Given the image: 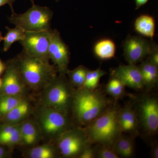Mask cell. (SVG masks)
I'll use <instances>...</instances> for the list:
<instances>
[{
	"instance_id": "obj_1",
	"label": "cell",
	"mask_w": 158,
	"mask_h": 158,
	"mask_svg": "<svg viewBox=\"0 0 158 158\" xmlns=\"http://www.w3.org/2000/svg\"><path fill=\"white\" fill-rule=\"evenodd\" d=\"M107 99L98 90L84 88L74 91L71 111L76 121L85 127L97 118L109 107Z\"/></svg>"
},
{
	"instance_id": "obj_2",
	"label": "cell",
	"mask_w": 158,
	"mask_h": 158,
	"mask_svg": "<svg viewBox=\"0 0 158 158\" xmlns=\"http://www.w3.org/2000/svg\"><path fill=\"white\" fill-rule=\"evenodd\" d=\"M13 59L26 86L32 90H42L57 75L55 65L31 56L23 51Z\"/></svg>"
},
{
	"instance_id": "obj_3",
	"label": "cell",
	"mask_w": 158,
	"mask_h": 158,
	"mask_svg": "<svg viewBox=\"0 0 158 158\" xmlns=\"http://www.w3.org/2000/svg\"><path fill=\"white\" fill-rule=\"evenodd\" d=\"M120 108L109 106L100 116L84 128L90 143L113 146L122 134L118 121Z\"/></svg>"
},
{
	"instance_id": "obj_4",
	"label": "cell",
	"mask_w": 158,
	"mask_h": 158,
	"mask_svg": "<svg viewBox=\"0 0 158 158\" xmlns=\"http://www.w3.org/2000/svg\"><path fill=\"white\" fill-rule=\"evenodd\" d=\"M42 90L40 105L69 115L71 112L75 89L65 76L57 75Z\"/></svg>"
},
{
	"instance_id": "obj_5",
	"label": "cell",
	"mask_w": 158,
	"mask_h": 158,
	"mask_svg": "<svg viewBox=\"0 0 158 158\" xmlns=\"http://www.w3.org/2000/svg\"><path fill=\"white\" fill-rule=\"evenodd\" d=\"M42 138L49 141H56L65 131L71 128L68 115L40 105L36 113Z\"/></svg>"
},
{
	"instance_id": "obj_6",
	"label": "cell",
	"mask_w": 158,
	"mask_h": 158,
	"mask_svg": "<svg viewBox=\"0 0 158 158\" xmlns=\"http://www.w3.org/2000/svg\"><path fill=\"white\" fill-rule=\"evenodd\" d=\"M53 12L48 7L33 5L22 14H12L9 22L25 32L49 31Z\"/></svg>"
},
{
	"instance_id": "obj_7",
	"label": "cell",
	"mask_w": 158,
	"mask_h": 158,
	"mask_svg": "<svg viewBox=\"0 0 158 158\" xmlns=\"http://www.w3.org/2000/svg\"><path fill=\"white\" fill-rule=\"evenodd\" d=\"M56 147L63 158H78L81 153L90 145L84 128L71 127L57 139Z\"/></svg>"
},
{
	"instance_id": "obj_8",
	"label": "cell",
	"mask_w": 158,
	"mask_h": 158,
	"mask_svg": "<svg viewBox=\"0 0 158 158\" xmlns=\"http://www.w3.org/2000/svg\"><path fill=\"white\" fill-rule=\"evenodd\" d=\"M51 30L26 32L24 38L19 42L23 46V51L31 56L49 62L48 47Z\"/></svg>"
},
{
	"instance_id": "obj_9",
	"label": "cell",
	"mask_w": 158,
	"mask_h": 158,
	"mask_svg": "<svg viewBox=\"0 0 158 158\" xmlns=\"http://www.w3.org/2000/svg\"><path fill=\"white\" fill-rule=\"evenodd\" d=\"M70 55L69 48L62 39L60 33L57 30L52 29L50 33L49 58L53 62L60 75H66Z\"/></svg>"
},
{
	"instance_id": "obj_10",
	"label": "cell",
	"mask_w": 158,
	"mask_h": 158,
	"mask_svg": "<svg viewBox=\"0 0 158 158\" xmlns=\"http://www.w3.org/2000/svg\"><path fill=\"white\" fill-rule=\"evenodd\" d=\"M137 115L139 123L147 134L153 135L158 130V101L151 95H144L139 102Z\"/></svg>"
},
{
	"instance_id": "obj_11",
	"label": "cell",
	"mask_w": 158,
	"mask_h": 158,
	"mask_svg": "<svg viewBox=\"0 0 158 158\" xmlns=\"http://www.w3.org/2000/svg\"><path fill=\"white\" fill-rule=\"evenodd\" d=\"M6 64L0 94L12 96H26L28 88L23 81L14 60H9Z\"/></svg>"
},
{
	"instance_id": "obj_12",
	"label": "cell",
	"mask_w": 158,
	"mask_h": 158,
	"mask_svg": "<svg viewBox=\"0 0 158 158\" xmlns=\"http://www.w3.org/2000/svg\"><path fill=\"white\" fill-rule=\"evenodd\" d=\"M152 41L139 36H130L123 44V55L128 64L136 65L149 56Z\"/></svg>"
},
{
	"instance_id": "obj_13",
	"label": "cell",
	"mask_w": 158,
	"mask_h": 158,
	"mask_svg": "<svg viewBox=\"0 0 158 158\" xmlns=\"http://www.w3.org/2000/svg\"><path fill=\"white\" fill-rule=\"evenodd\" d=\"M111 76L119 79L126 87L134 90H141L144 88L141 70L136 65H119L112 71Z\"/></svg>"
},
{
	"instance_id": "obj_14",
	"label": "cell",
	"mask_w": 158,
	"mask_h": 158,
	"mask_svg": "<svg viewBox=\"0 0 158 158\" xmlns=\"http://www.w3.org/2000/svg\"><path fill=\"white\" fill-rule=\"evenodd\" d=\"M19 145L29 148L38 144L42 139V134L36 120L27 119L20 123Z\"/></svg>"
},
{
	"instance_id": "obj_15",
	"label": "cell",
	"mask_w": 158,
	"mask_h": 158,
	"mask_svg": "<svg viewBox=\"0 0 158 158\" xmlns=\"http://www.w3.org/2000/svg\"><path fill=\"white\" fill-rule=\"evenodd\" d=\"M118 121L122 132L134 135L137 133L139 120L137 112L131 105H126L120 108Z\"/></svg>"
},
{
	"instance_id": "obj_16",
	"label": "cell",
	"mask_w": 158,
	"mask_h": 158,
	"mask_svg": "<svg viewBox=\"0 0 158 158\" xmlns=\"http://www.w3.org/2000/svg\"><path fill=\"white\" fill-rule=\"evenodd\" d=\"M33 109L31 102L26 97L7 113L0 123L11 124H19L27 119L32 113Z\"/></svg>"
},
{
	"instance_id": "obj_17",
	"label": "cell",
	"mask_w": 158,
	"mask_h": 158,
	"mask_svg": "<svg viewBox=\"0 0 158 158\" xmlns=\"http://www.w3.org/2000/svg\"><path fill=\"white\" fill-rule=\"evenodd\" d=\"M138 66L143 77L144 88L151 90L158 83V66L153 64L148 57Z\"/></svg>"
},
{
	"instance_id": "obj_18",
	"label": "cell",
	"mask_w": 158,
	"mask_h": 158,
	"mask_svg": "<svg viewBox=\"0 0 158 158\" xmlns=\"http://www.w3.org/2000/svg\"><path fill=\"white\" fill-rule=\"evenodd\" d=\"M135 142L132 137L121 134L113 144V149L119 158H131L135 154Z\"/></svg>"
},
{
	"instance_id": "obj_19",
	"label": "cell",
	"mask_w": 158,
	"mask_h": 158,
	"mask_svg": "<svg viewBox=\"0 0 158 158\" xmlns=\"http://www.w3.org/2000/svg\"><path fill=\"white\" fill-rule=\"evenodd\" d=\"M135 28L136 32L140 35L152 39L155 33L154 19L148 15H142L136 19Z\"/></svg>"
},
{
	"instance_id": "obj_20",
	"label": "cell",
	"mask_w": 158,
	"mask_h": 158,
	"mask_svg": "<svg viewBox=\"0 0 158 158\" xmlns=\"http://www.w3.org/2000/svg\"><path fill=\"white\" fill-rule=\"evenodd\" d=\"M116 46L113 40L103 39L96 43L94 47V52L96 56L103 60H110L114 57Z\"/></svg>"
},
{
	"instance_id": "obj_21",
	"label": "cell",
	"mask_w": 158,
	"mask_h": 158,
	"mask_svg": "<svg viewBox=\"0 0 158 158\" xmlns=\"http://www.w3.org/2000/svg\"><path fill=\"white\" fill-rule=\"evenodd\" d=\"M59 152L56 146L50 143L36 145L30 148L27 156L31 158H56Z\"/></svg>"
},
{
	"instance_id": "obj_22",
	"label": "cell",
	"mask_w": 158,
	"mask_h": 158,
	"mask_svg": "<svg viewBox=\"0 0 158 158\" xmlns=\"http://www.w3.org/2000/svg\"><path fill=\"white\" fill-rule=\"evenodd\" d=\"M26 98V96H12L0 94V122L7 113Z\"/></svg>"
},
{
	"instance_id": "obj_23",
	"label": "cell",
	"mask_w": 158,
	"mask_h": 158,
	"mask_svg": "<svg viewBox=\"0 0 158 158\" xmlns=\"http://www.w3.org/2000/svg\"><path fill=\"white\" fill-rule=\"evenodd\" d=\"M7 31L5 37H3V48L4 52L9 50L11 45L16 41L22 40L25 36L26 32L19 27H15L14 28L6 27Z\"/></svg>"
},
{
	"instance_id": "obj_24",
	"label": "cell",
	"mask_w": 158,
	"mask_h": 158,
	"mask_svg": "<svg viewBox=\"0 0 158 158\" xmlns=\"http://www.w3.org/2000/svg\"><path fill=\"white\" fill-rule=\"evenodd\" d=\"M89 70L88 68L83 65H81L73 70L67 71L69 81L73 88H82L85 83L87 72Z\"/></svg>"
},
{
	"instance_id": "obj_25",
	"label": "cell",
	"mask_w": 158,
	"mask_h": 158,
	"mask_svg": "<svg viewBox=\"0 0 158 158\" xmlns=\"http://www.w3.org/2000/svg\"><path fill=\"white\" fill-rule=\"evenodd\" d=\"M126 86L119 79L111 76L106 86V91L107 94L117 100L121 98L125 94Z\"/></svg>"
},
{
	"instance_id": "obj_26",
	"label": "cell",
	"mask_w": 158,
	"mask_h": 158,
	"mask_svg": "<svg viewBox=\"0 0 158 158\" xmlns=\"http://www.w3.org/2000/svg\"><path fill=\"white\" fill-rule=\"evenodd\" d=\"M106 74V72L102 70L100 68L94 70L89 69L82 88L89 90L96 89L99 85L101 78Z\"/></svg>"
},
{
	"instance_id": "obj_27",
	"label": "cell",
	"mask_w": 158,
	"mask_h": 158,
	"mask_svg": "<svg viewBox=\"0 0 158 158\" xmlns=\"http://www.w3.org/2000/svg\"><path fill=\"white\" fill-rule=\"evenodd\" d=\"M96 158H119V156L113 149L112 146L98 144L97 148H95Z\"/></svg>"
},
{
	"instance_id": "obj_28",
	"label": "cell",
	"mask_w": 158,
	"mask_h": 158,
	"mask_svg": "<svg viewBox=\"0 0 158 158\" xmlns=\"http://www.w3.org/2000/svg\"><path fill=\"white\" fill-rule=\"evenodd\" d=\"M79 158H96V150L95 148L88 145L81 153L79 156Z\"/></svg>"
},
{
	"instance_id": "obj_29",
	"label": "cell",
	"mask_w": 158,
	"mask_h": 158,
	"mask_svg": "<svg viewBox=\"0 0 158 158\" xmlns=\"http://www.w3.org/2000/svg\"><path fill=\"white\" fill-rule=\"evenodd\" d=\"M148 58L155 65L158 66V46L152 41L151 50Z\"/></svg>"
},
{
	"instance_id": "obj_30",
	"label": "cell",
	"mask_w": 158,
	"mask_h": 158,
	"mask_svg": "<svg viewBox=\"0 0 158 158\" xmlns=\"http://www.w3.org/2000/svg\"><path fill=\"white\" fill-rule=\"evenodd\" d=\"M7 146L0 145V158H8L10 156V152Z\"/></svg>"
},
{
	"instance_id": "obj_31",
	"label": "cell",
	"mask_w": 158,
	"mask_h": 158,
	"mask_svg": "<svg viewBox=\"0 0 158 158\" xmlns=\"http://www.w3.org/2000/svg\"><path fill=\"white\" fill-rule=\"evenodd\" d=\"M16 1V0H0V7L6 5H9L12 11V14H14L15 12L13 9V5Z\"/></svg>"
},
{
	"instance_id": "obj_32",
	"label": "cell",
	"mask_w": 158,
	"mask_h": 158,
	"mask_svg": "<svg viewBox=\"0 0 158 158\" xmlns=\"http://www.w3.org/2000/svg\"><path fill=\"white\" fill-rule=\"evenodd\" d=\"M152 157L158 158V146L157 143H155L153 145L151 152Z\"/></svg>"
},
{
	"instance_id": "obj_33",
	"label": "cell",
	"mask_w": 158,
	"mask_h": 158,
	"mask_svg": "<svg viewBox=\"0 0 158 158\" xmlns=\"http://www.w3.org/2000/svg\"><path fill=\"white\" fill-rule=\"evenodd\" d=\"M148 0H135L136 9H139L141 6H144L148 2Z\"/></svg>"
},
{
	"instance_id": "obj_34",
	"label": "cell",
	"mask_w": 158,
	"mask_h": 158,
	"mask_svg": "<svg viewBox=\"0 0 158 158\" xmlns=\"http://www.w3.org/2000/svg\"><path fill=\"white\" fill-rule=\"evenodd\" d=\"M6 68V63H5L0 59V76L5 72Z\"/></svg>"
},
{
	"instance_id": "obj_35",
	"label": "cell",
	"mask_w": 158,
	"mask_h": 158,
	"mask_svg": "<svg viewBox=\"0 0 158 158\" xmlns=\"http://www.w3.org/2000/svg\"><path fill=\"white\" fill-rule=\"evenodd\" d=\"M3 37L2 36V32L0 31V44L2 42V41H3Z\"/></svg>"
},
{
	"instance_id": "obj_36",
	"label": "cell",
	"mask_w": 158,
	"mask_h": 158,
	"mask_svg": "<svg viewBox=\"0 0 158 158\" xmlns=\"http://www.w3.org/2000/svg\"><path fill=\"white\" fill-rule=\"evenodd\" d=\"M2 80L0 78V89H1V87H2Z\"/></svg>"
},
{
	"instance_id": "obj_37",
	"label": "cell",
	"mask_w": 158,
	"mask_h": 158,
	"mask_svg": "<svg viewBox=\"0 0 158 158\" xmlns=\"http://www.w3.org/2000/svg\"><path fill=\"white\" fill-rule=\"evenodd\" d=\"M30 1H31V2H32V4H33V5H34V0H30ZM55 1H56V2H59V0H55Z\"/></svg>"
}]
</instances>
